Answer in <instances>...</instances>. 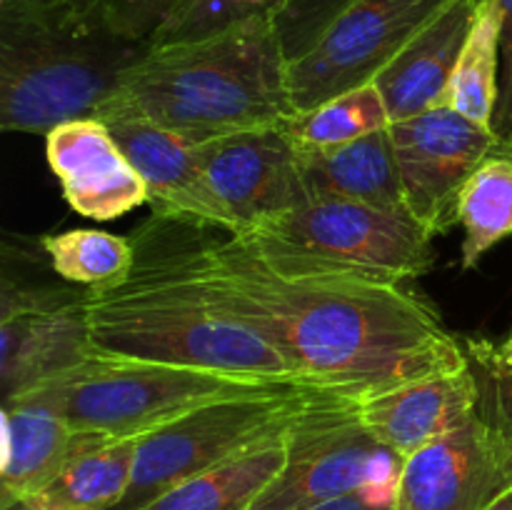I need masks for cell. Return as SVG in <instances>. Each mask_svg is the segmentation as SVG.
I'll use <instances>...</instances> for the list:
<instances>
[{
	"label": "cell",
	"mask_w": 512,
	"mask_h": 510,
	"mask_svg": "<svg viewBox=\"0 0 512 510\" xmlns=\"http://www.w3.org/2000/svg\"><path fill=\"white\" fill-rule=\"evenodd\" d=\"M195 223L193 255L213 293L263 330L305 383L363 398L468 365L433 305L403 285L293 278L240 235Z\"/></svg>",
	"instance_id": "cell-1"
},
{
	"label": "cell",
	"mask_w": 512,
	"mask_h": 510,
	"mask_svg": "<svg viewBox=\"0 0 512 510\" xmlns=\"http://www.w3.org/2000/svg\"><path fill=\"white\" fill-rule=\"evenodd\" d=\"M193 235L195 220L158 213L135 230L133 270L110 288L85 290L93 353L310 385L263 330L213 293L195 265Z\"/></svg>",
	"instance_id": "cell-2"
},
{
	"label": "cell",
	"mask_w": 512,
	"mask_h": 510,
	"mask_svg": "<svg viewBox=\"0 0 512 510\" xmlns=\"http://www.w3.org/2000/svg\"><path fill=\"white\" fill-rule=\"evenodd\" d=\"M275 13L223 33L150 45L95 118H143L198 145L293 118L288 55Z\"/></svg>",
	"instance_id": "cell-3"
},
{
	"label": "cell",
	"mask_w": 512,
	"mask_h": 510,
	"mask_svg": "<svg viewBox=\"0 0 512 510\" xmlns=\"http://www.w3.org/2000/svg\"><path fill=\"white\" fill-rule=\"evenodd\" d=\"M148 48L108 20L63 25L0 13V128L48 135L90 118Z\"/></svg>",
	"instance_id": "cell-4"
},
{
	"label": "cell",
	"mask_w": 512,
	"mask_h": 510,
	"mask_svg": "<svg viewBox=\"0 0 512 510\" xmlns=\"http://www.w3.org/2000/svg\"><path fill=\"white\" fill-rule=\"evenodd\" d=\"M293 278L403 285L433 265V235L408 210L343 198H310L235 233Z\"/></svg>",
	"instance_id": "cell-5"
},
{
	"label": "cell",
	"mask_w": 512,
	"mask_h": 510,
	"mask_svg": "<svg viewBox=\"0 0 512 510\" xmlns=\"http://www.w3.org/2000/svg\"><path fill=\"white\" fill-rule=\"evenodd\" d=\"M273 385L303 383H280L138 360H108L95 355L73 373L50 380L18 400L45 405L68 420L75 430L113 438H140L198 405Z\"/></svg>",
	"instance_id": "cell-6"
},
{
	"label": "cell",
	"mask_w": 512,
	"mask_h": 510,
	"mask_svg": "<svg viewBox=\"0 0 512 510\" xmlns=\"http://www.w3.org/2000/svg\"><path fill=\"white\" fill-rule=\"evenodd\" d=\"M313 385H273L198 405L138 438L133 483L113 510H140L173 485L285 438L315 395Z\"/></svg>",
	"instance_id": "cell-7"
},
{
	"label": "cell",
	"mask_w": 512,
	"mask_h": 510,
	"mask_svg": "<svg viewBox=\"0 0 512 510\" xmlns=\"http://www.w3.org/2000/svg\"><path fill=\"white\" fill-rule=\"evenodd\" d=\"M403 460L365 428L355 398L320 390L288 433L283 470L248 510H308L345 495L395 510Z\"/></svg>",
	"instance_id": "cell-8"
},
{
	"label": "cell",
	"mask_w": 512,
	"mask_h": 510,
	"mask_svg": "<svg viewBox=\"0 0 512 510\" xmlns=\"http://www.w3.org/2000/svg\"><path fill=\"white\" fill-rule=\"evenodd\" d=\"M448 3L358 0L350 5L303 58L290 60L288 85L295 113L373 83L380 70Z\"/></svg>",
	"instance_id": "cell-9"
},
{
	"label": "cell",
	"mask_w": 512,
	"mask_h": 510,
	"mask_svg": "<svg viewBox=\"0 0 512 510\" xmlns=\"http://www.w3.org/2000/svg\"><path fill=\"white\" fill-rule=\"evenodd\" d=\"M95 358L85 288L28 285L3 275L0 288V395L3 403L73 373Z\"/></svg>",
	"instance_id": "cell-10"
},
{
	"label": "cell",
	"mask_w": 512,
	"mask_h": 510,
	"mask_svg": "<svg viewBox=\"0 0 512 510\" xmlns=\"http://www.w3.org/2000/svg\"><path fill=\"white\" fill-rule=\"evenodd\" d=\"M408 213L440 235L458 223L465 185L500 148L493 128L473 123L448 103L390 125Z\"/></svg>",
	"instance_id": "cell-11"
},
{
	"label": "cell",
	"mask_w": 512,
	"mask_h": 510,
	"mask_svg": "<svg viewBox=\"0 0 512 510\" xmlns=\"http://www.w3.org/2000/svg\"><path fill=\"white\" fill-rule=\"evenodd\" d=\"M210 188L243 233L265 218L308 203L300 148L285 123L240 130L195 145Z\"/></svg>",
	"instance_id": "cell-12"
},
{
	"label": "cell",
	"mask_w": 512,
	"mask_h": 510,
	"mask_svg": "<svg viewBox=\"0 0 512 510\" xmlns=\"http://www.w3.org/2000/svg\"><path fill=\"white\" fill-rule=\"evenodd\" d=\"M512 488V455L480 415L403 460L395 510H485Z\"/></svg>",
	"instance_id": "cell-13"
},
{
	"label": "cell",
	"mask_w": 512,
	"mask_h": 510,
	"mask_svg": "<svg viewBox=\"0 0 512 510\" xmlns=\"http://www.w3.org/2000/svg\"><path fill=\"white\" fill-rule=\"evenodd\" d=\"M45 155L63 198L75 213L115 220L148 203V185L125 150L95 115L68 120L45 135Z\"/></svg>",
	"instance_id": "cell-14"
},
{
	"label": "cell",
	"mask_w": 512,
	"mask_h": 510,
	"mask_svg": "<svg viewBox=\"0 0 512 510\" xmlns=\"http://www.w3.org/2000/svg\"><path fill=\"white\" fill-rule=\"evenodd\" d=\"M365 428L408 458L478 415V380L470 365L423 375L355 398Z\"/></svg>",
	"instance_id": "cell-15"
},
{
	"label": "cell",
	"mask_w": 512,
	"mask_h": 510,
	"mask_svg": "<svg viewBox=\"0 0 512 510\" xmlns=\"http://www.w3.org/2000/svg\"><path fill=\"white\" fill-rule=\"evenodd\" d=\"M105 123L143 175L153 213L188 218L225 233L238 230L230 210L210 188L193 143L143 118H115Z\"/></svg>",
	"instance_id": "cell-16"
},
{
	"label": "cell",
	"mask_w": 512,
	"mask_h": 510,
	"mask_svg": "<svg viewBox=\"0 0 512 510\" xmlns=\"http://www.w3.org/2000/svg\"><path fill=\"white\" fill-rule=\"evenodd\" d=\"M480 0H450L373 80L390 118L405 120L448 100L450 78L460 58Z\"/></svg>",
	"instance_id": "cell-17"
},
{
	"label": "cell",
	"mask_w": 512,
	"mask_h": 510,
	"mask_svg": "<svg viewBox=\"0 0 512 510\" xmlns=\"http://www.w3.org/2000/svg\"><path fill=\"white\" fill-rule=\"evenodd\" d=\"M300 170L310 198H343L408 210L390 128L335 148L300 150Z\"/></svg>",
	"instance_id": "cell-18"
},
{
	"label": "cell",
	"mask_w": 512,
	"mask_h": 510,
	"mask_svg": "<svg viewBox=\"0 0 512 510\" xmlns=\"http://www.w3.org/2000/svg\"><path fill=\"white\" fill-rule=\"evenodd\" d=\"M78 440L80 430L45 405L3 403L0 500L43 493L65 468Z\"/></svg>",
	"instance_id": "cell-19"
},
{
	"label": "cell",
	"mask_w": 512,
	"mask_h": 510,
	"mask_svg": "<svg viewBox=\"0 0 512 510\" xmlns=\"http://www.w3.org/2000/svg\"><path fill=\"white\" fill-rule=\"evenodd\" d=\"M138 438L85 433L58 478L43 490L50 510H113L133 483Z\"/></svg>",
	"instance_id": "cell-20"
},
{
	"label": "cell",
	"mask_w": 512,
	"mask_h": 510,
	"mask_svg": "<svg viewBox=\"0 0 512 510\" xmlns=\"http://www.w3.org/2000/svg\"><path fill=\"white\" fill-rule=\"evenodd\" d=\"M288 435L173 485L140 510H248L283 470Z\"/></svg>",
	"instance_id": "cell-21"
},
{
	"label": "cell",
	"mask_w": 512,
	"mask_h": 510,
	"mask_svg": "<svg viewBox=\"0 0 512 510\" xmlns=\"http://www.w3.org/2000/svg\"><path fill=\"white\" fill-rule=\"evenodd\" d=\"M463 225L460 260L463 270L475 268L483 255L512 235V153L500 145L465 185L458 205Z\"/></svg>",
	"instance_id": "cell-22"
},
{
	"label": "cell",
	"mask_w": 512,
	"mask_h": 510,
	"mask_svg": "<svg viewBox=\"0 0 512 510\" xmlns=\"http://www.w3.org/2000/svg\"><path fill=\"white\" fill-rule=\"evenodd\" d=\"M500 90V5L480 0L473 28L450 78L445 103L473 123L493 128Z\"/></svg>",
	"instance_id": "cell-23"
},
{
	"label": "cell",
	"mask_w": 512,
	"mask_h": 510,
	"mask_svg": "<svg viewBox=\"0 0 512 510\" xmlns=\"http://www.w3.org/2000/svg\"><path fill=\"white\" fill-rule=\"evenodd\" d=\"M390 125H393V118L375 83L345 90L285 120V128L300 150L335 148V145L353 143L378 130H388Z\"/></svg>",
	"instance_id": "cell-24"
},
{
	"label": "cell",
	"mask_w": 512,
	"mask_h": 510,
	"mask_svg": "<svg viewBox=\"0 0 512 510\" xmlns=\"http://www.w3.org/2000/svg\"><path fill=\"white\" fill-rule=\"evenodd\" d=\"M40 248L60 280L85 290H103L120 283L135 263L133 240L98 228L45 235Z\"/></svg>",
	"instance_id": "cell-25"
},
{
	"label": "cell",
	"mask_w": 512,
	"mask_h": 510,
	"mask_svg": "<svg viewBox=\"0 0 512 510\" xmlns=\"http://www.w3.org/2000/svg\"><path fill=\"white\" fill-rule=\"evenodd\" d=\"M463 345L478 380V415L512 455V335L500 343L468 338Z\"/></svg>",
	"instance_id": "cell-26"
},
{
	"label": "cell",
	"mask_w": 512,
	"mask_h": 510,
	"mask_svg": "<svg viewBox=\"0 0 512 510\" xmlns=\"http://www.w3.org/2000/svg\"><path fill=\"white\" fill-rule=\"evenodd\" d=\"M283 0H183L160 25L150 45L185 43L223 33L263 13H275Z\"/></svg>",
	"instance_id": "cell-27"
},
{
	"label": "cell",
	"mask_w": 512,
	"mask_h": 510,
	"mask_svg": "<svg viewBox=\"0 0 512 510\" xmlns=\"http://www.w3.org/2000/svg\"><path fill=\"white\" fill-rule=\"evenodd\" d=\"M353 3L358 0H283L273 18L288 60L303 58Z\"/></svg>",
	"instance_id": "cell-28"
},
{
	"label": "cell",
	"mask_w": 512,
	"mask_h": 510,
	"mask_svg": "<svg viewBox=\"0 0 512 510\" xmlns=\"http://www.w3.org/2000/svg\"><path fill=\"white\" fill-rule=\"evenodd\" d=\"M110 0H0V13L30 15L63 25H88L108 20Z\"/></svg>",
	"instance_id": "cell-29"
},
{
	"label": "cell",
	"mask_w": 512,
	"mask_h": 510,
	"mask_svg": "<svg viewBox=\"0 0 512 510\" xmlns=\"http://www.w3.org/2000/svg\"><path fill=\"white\" fill-rule=\"evenodd\" d=\"M183 0H110L108 23L120 35L150 43Z\"/></svg>",
	"instance_id": "cell-30"
},
{
	"label": "cell",
	"mask_w": 512,
	"mask_h": 510,
	"mask_svg": "<svg viewBox=\"0 0 512 510\" xmlns=\"http://www.w3.org/2000/svg\"><path fill=\"white\" fill-rule=\"evenodd\" d=\"M500 5V90L493 118V133L503 145L512 143V0Z\"/></svg>",
	"instance_id": "cell-31"
},
{
	"label": "cell",
	"mask_w": 512,
	"mask_h": 510,
	"mask_svg": "<svg viewBox=\"0 0 512 510\" xmlns=\"http://www.w3.org/2000/svg\"><path fill=\"white\" fill-rule=\"evenodd\" d=\"M308 510H385V508H373V505L365 503L360 495H345V498L328 500V503L315 505V508H308Z\"/></svg>",
	"instance_id": "cell-32"
},
{
	"label": "cell",
	"mask_w": 512,
	"mask_h": 510,
	"mask_svg": "<svg viewBox=\"0 0 512 510\" xmlns=\"http://www.w3.org/2000/svg\"><path fill=\"white\" fill-rule=\"evenodd\" d=\"M0 510H50L43 495H25V498L0 500Z\"/></svg>",
	"instance_id": "cell-33"
},
{
	"label": "cell",
	"mask_w": 512,
	"mask_h": 510,
	"mask_svg": "<svg viewBox=\"0 0 512 510\" xmlns=\"http://www.w3.org/2000/svg\"><path fill=\"white\" fill-rule=\"evenodd\" d=\"M485 510H512V488L505 490V493L500 495L493 505H488Z\"/></svg>",
	"instance_id": "cell-34"
},
{
	"label": "cell",
	"mask_w": 512,
	"mask_h": 510,
	"mask_svg": "<svg viewBox=\"0 0 512 510\" xmlns=\"http://www.w3.org/2000/svg\"><path fill=\"white\" fill-rule=\"evenodd\" d=\"M505 148H508V150H510V153H512V143H510V145H505Z\"/></svg>",
	"instance_id": "cell-35"
}]
</instances>
